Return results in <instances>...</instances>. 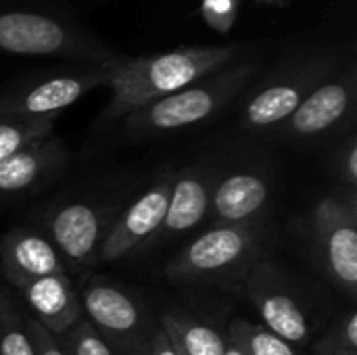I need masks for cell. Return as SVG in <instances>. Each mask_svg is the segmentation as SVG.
Segmentation results:
<instances>
[{"instance_id":"6da1fadb","label":"cell","mask_w":357,"mask_h":355,"mask_svg":"<svg viewBox=\"0 0 357 355\" xmlns=\"http://www.w3.org/2000/svg\"><path fill=\"white\" fill-rule=\"evenodd\" d=\"M247 52L243 44L182 46L146 56H126L111 67L107 86L111 100L98 115V126H111L130 113L169 96L203 75L226 67Z\"/></svg>"},{"instance_id":"7a4b0ae2","label":"cell","mask_w":357,"mask_h":355,"mask_svg":"<svg viewBox=\"0 0 357 355\" xmlns=\"http://www.w3.org/2000/svg\"><path fill=\"white\" fill-rule=\"evenodd\" d=\"M259 69L261 61L245 52L226 67L130 113L123 117V128L132 138H157L205 123L238 100Z\"/></svg>"},{"instance_id":"3957f363","label":"cell","mask_w":357,"mask_h":355,"mask_svg":"<svg viewBox=\"0 0 357 355\" xmlns=\"http://www.w3.org/2000/svg\"><path fill=\"white\" fill-rule=\"evenodd\" d=\"M343 67L337 48H299L278 61L270 71L257 73L241 94V126L251 134H272L293 111L333 73Z\"/></svg>"},{"instance_id":"277c9868","label":"cell","mask_w":357,"mask_h":355,"mask_svg":"<svg viewBox=\"0 0 357 355\" xmlns=\"http://www.w3.org/2000/svg\"><path fill=\"white\" fill-rule=\"evenodd\" d=\"M0 52L77 65H115L126 59L71 19L31 8L0 10Z\"/></svg>"},{"instance_id":"5b68a950","label":"cell","mask_w":357,"mask_h":355,"mask_svg":"<svg viewBox=\"0 0 357 355\" xmlns=\"http://www.w3.org/2000/svg\"><path fill=\"white\" fill-rule=\"evenodd\" d=\"M255 251V224L211 226L165 266V276L178 285H220L243 278L253 266Z\"/></svg>"},{"instance_id":"8992f818","label":"cell","mask_w":357,"mask_h":355,"mask_svg":"<svg viewBox=\"0 0 357 355\" xmlns=\"http://www.w3.org/2000/svg\"><path fill=\"white\" fill-rule=\"evenodd\" d=\"M79 301L86 320L113 355H151L159 324L128 291L105 280H92L84 287Z\"/></svg>"},{"instance_id":"52a82bcc","label":"cell","mask_w":357,"mask_h":355,"mask_svg":"<svg viewBox=\"0 0 357 355\" xmlns=\"http://www.w3.org/2000/svg\"><path fill=\"white\" fill-rule=\"evenodd\" d=\"M115 65H75L23 77L0 94V119L59 115L90 90L107 86L109 71Z\"/></svg>"},{"instance_id":"ba28073f","label":"cell","mask_w":357,"mask_h":355,"mask_svg":"<svg viewBox=\"0 0 357 355\" xmlns=\"http://www.w3.org/2000/svg\"><path fill=\"white\" fill-rule=\"evenodd\" d=\"M356 63H343L324 84H320L272 134L284 142L312 144L343 132L356 115Z\"/></svg>"},{"instance_id":"9c48e42d","label":"cell","mask_w":357,"mask_h":355,"mask_svg":"<svg viewBox=\"0 0 357 355\" xmlns=\"http://www.w3.org/2000/svg\"><path fill=\"white\" fill-rule=\"evenodd\" d=\"M314 249L331 282L356 295L357 289V207L347 195L322 197L312 216Z\"/></svg>"},{"instance_id":"30bf717a","label":"cell","mask_w":357,"mask_h":355,"mask_svg":"<svg viewBox=\"0 0 357 355\" xmlns=\"http://www.w3.org/2000/svg\"><path fill=\"white\" fill-rule=\"evenodd\" d=\"M243 282L270 333L291 345H305L312 339L314 320L289 276L278 266L270 262L253 264L243 276Z\"/></svg>"},{"instance_id":"8fae6325","label":"cell","mask_w":357,"mask_h":355,"mask_svg":"<svg viewBox=\"0 0 357 355\" xmlns=\"http://www.w3.org/2000/svg\"><path fill=\"white\" fill-rule=\"evenodd\" d=\"M176 172H163L130 207L115 218L102 245L98 247L94 257L96 264L117 262L149 245L163 224Z\"/></svg>"},{"instance_id":"7c38bea8","label":"cell","mask_w":357,"mask_h":355,"mask_svg":"<svg viewBox=\"0 0 357 355\" xmlns=\"http://www.w3.org/2000/svg\"><path fill=\"white\" fill-rule=\"evenodd\" d=\"M115 218L113 209L75 201L50 209L44 216V228L46 236L59 249L65 266L82 270L88 264H94L98 247Z\"/></svg>"},{"instance_id":"4fadbf2b","label":"cell","mask_w":357,"mask_h":355,"mask_svg":"<svg viewBox=\"0 0 357 355\" xmlns=\"http://www.w3.org/2000/svg\"><path fill=\"white\" fill-rule=\"evenodd\" d=\"M0 270L15 289L44 276L67 274V266L52 241L29 226H17L2 236Z\"/></svg>"},{"instance_id":"5bb4252c","label":"cell","mask_w":357,"mask_h":355,"mask_svg":"<svg viewBox=\"0 0 357 355\" xmlns=\"http://www.w3.org/2000/svg\"><path fill=\"white\" fill-rule=\"evenodd\" d=\"M215 174L203 167H186L184 172H176V180L172 184L167 211L159 232L149 241V247L169 243L209 218L211 205V188L215 182Z\"/></svg>"},{"instance_id":"9a60e30c","label":"cell","mask_w":357,"mask_h":355,"mask_svg":"<svg viewBox=\"0 0 357 355\" xmlns=\"http://www.w3.org/2000/svg\"><path fill=\"white\" fill-rule=\"evenodd\" d=\"M31 312V320L54 337L67 335L82 318L79 293L69 274H52L17 289Z\"/></svg>"},{"instance_id":"2e32d148","label":"cell","mask_w":357,"mask_h":355,"mask_svg":"<svg viewBox=\"0 0 357 355\" xmlns=\"http://www.w3.org/2000/svg\"><path fill=\"white\" fill-rule=\"evenodd\" d=\"M67 161L65 144L59 138H42L0 161V197H21L33 192Z\"/></svg>"},{"instance_id":"e0dca14e","label":"cell","mask_w":357,"mask_h":355,"mask_svg":"<svg viewBox=\"0 0 357 355\" xmlns=\"http://www.w3.org/2000/svg\"><path fill=\"white\" fill-rule=\"evenodd\" d=\"M268 182L257 174H230L215 178L211 188L209 218L213 226L255 224L268 205Z\"/></svg>"},{"instance_id":"ac0fdd59","label":"cell","mask_w":357,"mask_h":355,"mask_svg":"<svg viewBox=\"0 0 357 355\" xmlns=\"http://www.w3.org/2000/svg\"><path fill=\"white\" fill-rule=\"evenodd\" d=\"M159 326L180 355H226V337L207 322L180 314H163Z\"/></svg>"},{"instance_id":"d6986e66","label":"cell","mask_w":357,"mask_h":355,"mask_svg":"<svg viewBox=\"0 0 357 355\" xmlns=\"http://www.w3.org/2000/svg\"><path fill=\"white\" fill-rule=\"evenodd\" d=\"M54 121H56V115L0 119V161L25 149L31 142L50 136Z\"/></svg>"},{"instance_id":"ffe728a7","label":"cell","mask_w":357,"mask_h":355,"mask_svg":"<svg viewBox=\"0 0 357 355\" xmlns=\"http://www.w3.org/2000/svg\"><path fill=\"white\" fill-rule=\"evenodd\" d=\"M0 355H36L25 318L4 293H0Z\"/></svg>"},{"instance_id":"44dd1931","label":"cell","mask_w":357,"mask_h":355,"mask_svg":"<svg viewBox=\"0 0 357 355\" xmlns=\"http://www.w3.org/2000/svg\"><path fill=\"white\" fill-rule=\"evenodd\" d=\"M230 328L241 337L249 355H297L291 343L282 341L266 326H257L247 320H234Z\"/></svg>"},{"instance_id":"7402d4cb","label":"cell","mask_w":357,"mask_h":355,"mask_svg":"<svg viewBox=\"0 0 357 355\" xmlns=\"http://www.w3.org/2000/svg\"><path fill=\"white\" fill-rule=\"evenodd\" d=\"M314 355H357V314L343 316L316 345Z\"/></svg>"},{"instance_id":"603a6c76","label":"cell","mask_w":357,"mask_h":355,"mask_svg":"<svg viewBox=\"0 0 357 355\" xmlns=\"http://www.w3.org/2000/svg\"><path fill=\"white\" fill-rule=\"evenodd\" d=\"M67 355H113L107 343L98 337L86 316L63 337H56Z\"/></svg>"},{"instance_id":"cb8c5ba5","label":"cell","mask_w":357,"mask_h":355,"mask_svg":"<svg viewBox=\"0 0 357 355\" xmlns=\"http://www.w3.org/2000/svg\"><path fill=\"white\" fill-rule=\"evenodd\" d=\"M333 172L341 186L347 188V197L356 199L357 188V136L351 130L333 157Z\"/></svg>"},{"instance_id":"d4e9b609","label":"cell","mask_w":357,"mask_h":355,"mask_svg":"<svg viewBox=\"0 0 357 355\" xmlns=\"http://www.w3.org/2000/svg\"><path fill=\"white\" fill-rule=\"evenodd\" d=\"M238 15V0H203V17L215 29H228Z\"/></svg>"},{"instance_id":"484cf974","label":"cell","mask_w":357,"mask_h":355,"mask_svg":"<svg viewBox=\"0 0 357 355\" xmlns=\"http://www.w3.org/2000/svg\"><path fill=\"white\" fill-rule=\"evenodd\" d=\"M31 343L36 347V355H67L63 352L59 339L54 335H50L48 331H44L38 322H33L31 318H25Z\"/></svg>"},{"instance_id":"4316f807","label":"cell","mask_w":357,"mask_h":355,"mask_svg":"<svg viewBox=\"0 0 357 355\" xmlns=\"http://www.w3.org/2000/svg\"><path fill=\"white\" fill-rule=\"evenodd\" d=\"M151 355H178L169 337L163 333L161 326H157L155 335H153V343H151Z\"/></svg>"},{"instance_id":"83f0119b","label":"cell","mask_w":357,"mask_h":355,"mask_svg":"<svg viewBox=\"0 0 357 355\" xmlns=\"http://www.w3.org/2000/svg\"><path fill=\"white\" fill-rule=\"evenodd\" d=\"M264 4H270V6H282V4H287L289 0H261Z\"/></svg>"},{"instance_id":"f1b7e54d","label":"cell","mask_w":357,"mask_h":355,"mask_svg":"<svg viewBox=\"0 0 357 355\" xmlns=\"http://www.w3.org/2000/svg\"><path fill=\"white\" fill-rule=\"evenodd\" d=\"M174 349H176V347H174ZM176 354H178V352H176ZM178 355H180V354H178Z\"/></svg>"}]
</instances>
